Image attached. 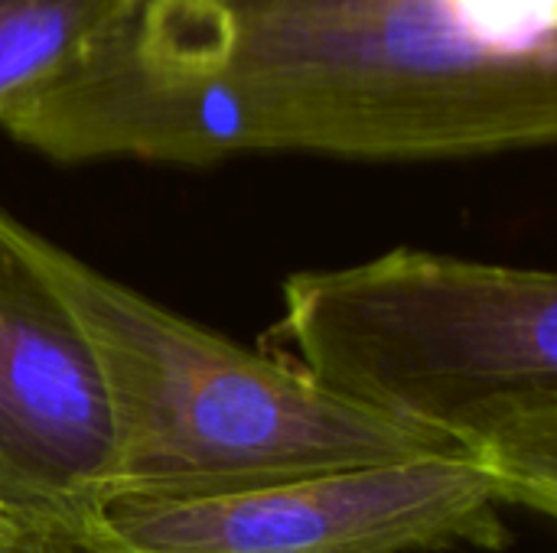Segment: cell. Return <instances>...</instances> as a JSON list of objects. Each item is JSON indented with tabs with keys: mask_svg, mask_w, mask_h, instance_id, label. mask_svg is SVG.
I'll return each instance as SVG.
<instances>
[{
	"mask_svg": "<svg viewBox=\"0 0 557 553\" xmlns=\"http://www.w3.org/2000/svg\"><path fill=\"white\" fill-rule=\"evenodd\" d=\"M0 127L65 163L460 160L552 143L557 65L483 49L441 0H131Z\"/></svg>",
	"mask_w": 557,
	"mask_h": 553,
	"instance_id": "6da1fadb",
	"label": "cell"
},
{
	"mask_svg": "<svg viewBox=\"0 0 557 553\" xmlns=\"http://www.w3.org/2000/svg\"><path fill=\"white\" fill-rule=\"evenodd\" d=\"M284 332L333 394L490 469L557 515V277L388 251L284 284Z\"/></svg>",
	"mask_w": 557,
	"mask_h": 553,
	"instance_id": "7a4b0ae2",
	"label": "cell"
},
{
	"mask_svg": "<svg viewBox=\"0 0 557 553\" xmlns=\"http://www.w3.org/2000/svg\"><path fill=\"white\" fill-rule=\"evenodd\" d=\"M0 225L98 352L114 417L111 499L225 495L343 466L457 453L333 394L304 368L163 310L3 209Z\"/></svg>",
	"mask_w": 557,
	"mask_h": 553,
	"instance_id": "3957f363",
	"label": "cell"
},
{
	"mask_svg": "<svg viewBox=\"0 0 557 553\" xmlns=\"http://www.w3.org/2000/svg\"><path fill=\"white\" fill-rule=\"evenodd\" d=\"M506 486L460 453L326 469L248 492L114 495L98 518L147 553L503 551Z\"/></svg>",
	"mask_w": 557,
	"mask_h": 553,
	"instance_id": "277c9868",
	"label": "cell"
},
{
	"mask_svg": "<svg viewBox=\"0 0 557 553\" xmlns=\"http://www.w3.org/2000/svg\"><path fill=\"white\" fill-rule=\"evenodd\" d=\"M114 492V417L98 352L0 225V515L49 525Z\"/></svg>",
	"mask_w": 557,
	"mask_h": 553,
	"instance_id": "5b68a950",
	"label": "cell"
},
{
	"mask_svg": "<svg viewBox=\"0 0 557 553\" xmlns=\"http://www.w3.org/2000/svg\"><path fill=\"white\" fill-rule=\"evenodd\" d=\"M131 0H0V117L65 75Z\"/></svg>",
	"mask_w": 557,
	"mask_h": 553,
	"instance_id": "8992f818",
	"label": "cell"
},
{
	"mask_svg": "<svg viewBox=\"0 0 557 553\" xmlns=\"http://www.w3.org/2000/svg\"><path fill=\"white\" fill-rule=\"evenodd\" d=\"M483 49L516 59H555L557 0H441Z\"/></svg>",
	"mask_w": 557,
	"mask_h": 553,
	"instance_id": "52a82bcc",
	"label": "cell"
},
{
	"mask_svg": "<svg viewBox=\"0 0 557 553\" xmlns=\"http://www.w3.org/2000/svg\"><path fill=\"white\" fill-rule=\"evenodd\" d=\"M29 553H147L134 548L131 541H124L121 535H114L98 512L85 515V518H72V521H49V525H36L33 535V548Z\"/></svg>",
	"mask_w": 557,
	"mask_h": 553,
	"instance_id": "ba28073f",
	"label": "cell"
},
{
	"mask_svg": "<svg viewBox=\"0 0 557 553\" xmlns=\"http://www.w3.org/2000/svg\"><path fill=\"white\" fill-rule=\"evenodd\" d=\"M33 535H36V525H23V521L0 515V553H29Z\"/></svg>",
	"mask_w": 557,
	"mask_h": 553,
	"instance_id": "9c48e42d",
	"label": "cell"
},
{
	"mask_svg": "<svg viewBox=\"0 0 557 553\" xmlns=\"http://www.w3.org/2000/svg\"><path fill=\"white\" fill-rule=\"evenodd\" d=\"M3 518H7V515H3Z\"/></svg>",
	"mask_w": 557,
	"mask_h": 553,
	"instance_id": "30bf717a",
	"label": "cell"
}]
</instances>
